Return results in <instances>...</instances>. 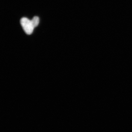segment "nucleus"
Masks as SVG:
<instances>
[{"instance_id": "obj_1", "label": "nucleus", "mask_w": 132, "mask_h": 132, "mask_svg": "<svg viewBox=\"0 0 132 132\" xmlns=\"http://www.w3.org/2000/svg\"><path fill=\"white\" fill-rule=\"evenodd\" d=\"M20 23L24 31L27 34L31 35L35 27L32 20H30L28 18L23 17L21 19Z\"/></svg>"}]
</instances>
